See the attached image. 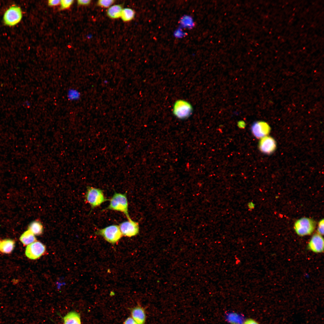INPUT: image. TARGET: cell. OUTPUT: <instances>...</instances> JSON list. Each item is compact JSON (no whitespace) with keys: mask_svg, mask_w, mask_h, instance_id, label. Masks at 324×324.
Wrapping results in <instances>:
<instances>
[{"mask_svg":"<svg viewBox=\"0 0 324 324\" xmlns=\"http://www.w3.org/2000/svg\"><path fill=\"white\" fill-rule=\"evenodd\" d=\"M109 200L110 201L109 205L103 210H110L119 212L123 213L128 220H131L128 213L126 193L122 194L115 192Z\"/></svg>","mask_w":324,"mask_h":324,"instance_id":"6da1fadb","label":"cell"},{"mask_svg":"<svg viewBox=\"0 0 324 324\" xmlns=\"http://www.w3.org/2000/svg\"><path fill=\"white\" fill-rule=\"evenodd\" d=\"M85 198L86 202L90 205L92 210L109 200L105 197L102 190L90 186L87 188Z\"/></svg>","mask_w":324,"mask_h":324,"instance_id":"7a4b0ae2","label":"cell"},{"mask_svg":"<svg viewBox=\"0 0 324 324\" xmlns=\"http://www.w3.org/2000/svg\"><path fill=\"white\" fill-rule=\"evenodd\" d=\"M95 234L102 236L107 242L115 244L120 240L122 235L119 226L112 224L97 230Z\"/></svg>","mask_w":324,"mask_h":324,"instance_id":"3957f363","label":"cell"},{"mask_svg":"<svg viewBox=\"0 0 324 324\" xmlns=\"http://www.w3.org/2000/svg\"><path fill=\"white\" fill-rule=\"evenodd\" d=\"M193 109L191 104L188 101L182 99L176 100L172 108L173 114L180 119L189 118L192 114Z\"/></svg>","mask_w":324,"mask_h":324,"instance_id":"277c9868","label":"cell"},{"mask_svg":"<svg viewBox=\"0 0 324 324\" xmlns=\"http://www.w3.org/2000/svg\"><path fill=\"white\" fill-rule=\"evenodd\" d=\"M316 227V222L313 219L303 218L297 220L294 224V228L297 234L301 236L311 234Z\"/></svg>","mask_w":324,"mask_h":324,"instance_id":"5b68a950","label":"cell"},{"mask_svg":"<svg viewBox=\"0 0 324 324\" xmlns=\"http://www.w3.org/2000/svg\"><path fill=\"white\" fill-rule=\"evenodd\" d=\"M22 16L20 8L17 6H12L5 12L3 16L4 21L6 25L13 26L21 21Z\"/></svg>","mask_w":324,"mask_h":324,"instance_id":"8992f818","label":"cell"},{"mask_svg":"<svg viewBox=\"0 0 324 324\" xmlns=\"http://www.w3.org/2000/svg\"><path fill=\"white\" fill-rule=\"evenodd\" d=\"M45 250V246L41 242L36 241L28 245L25 254L29 259L35 260L43 255Z\"/></svg>","mask_w":324,"mask_h":324,"instance_id":"52a82bcc","label":"cell"},{"mask_svg":"<svg viewBox=\"0 0 324 324\" xmlns=\"http://www.w3.org/2000/svg\"><path fill=\"white\" fill-rule=\"evenodd\" d=\"M119 226L122 235L125 236L133 237L138 234L139 232V224L132 219L121 223Z\"/></svg>","mask_w":324,"mask_h":324,"instance_id":"ba28073f","label":"cell"},{"mask_svg":"<svg viewBox=\"0 0 324 324\" xmlns=\"http://www.w3.org/2000/svg\"><path fill=\"white\" fill-rule=\"evenodd\" d=\"M308 248L316 253L323 252L324 239L321 235L315 233L312 237L308 245Z\"/></svg>","mask_w":324,"mask_h":324,"instance_id":"9c48e42d","label":"cell"},{"mask_svg":"<svg viewBox=\"0 0 324 324\" xmlns=\"http://www.w3.org/2000/svg\"><path fill=\"white\" fill-rule=\"evenodd\" d=\"M131 317L138 324H144L146 320V315L144 309L141 307L137 306L131 310Z\"/></svg>","mask_w":324,"mask_h":324,"instance_id":"30bf717a","label":"cell"},{"mask_svg":"<svg viewBox=\"0 0 324 324\" xmlns=\"http://www.w3.org/2000/svg\"><path fill=\"white\" fill-rule=\"evenodd\" d=\"M266 123L259 121L254 122L252 125L251 130L252 134L256 137L260 138L263 136L268 128Z\"/></svg>","mask_w":324,"mask_h":324,"instance_id":"8fae6325","label":"cell"},{"mask_svg":"<svg viewBox=\"0 0 324 324\" xmlns=\"http://www.w3.org/2000/svg\"><path fill=\"white\" fill-rule=\"evenodd\" d=\"M123 8L122 5L121 4L113 5L107 9L106 14L107 16L111 19H117L120 18Z\"/></svg>","mask_w":324,"mask_h":324,"instance_id":"7c38bea8","label":"cell"},{"mask_svg":"<svg viewBox=\"0 0 324 324\" xmlns=\"http://www.w3.org/2000/svg\"><path fill=\"white\" fill-rule=\"evenodd\" d=\"M64 324H81L80 315L77 312L71 311L63 318Z\"/></svg>","mask_w":324,"mask_h":324,"instance_id":"4fadbf2b","label":"cell"},{"mask_svg":"<svg viewBox=\"0 0 324 324\" xmlns=\"http://www.w3.org/2000/svg\"><path fill=\"white\" fill-rule=\"evenodd\" d=\"M226 319L230 324H243L245 321L242 315L235 312L229 313L226 314Z\"/></svg>","mask_w":324,"mask_h":324,"instance_id":"5bb4252c","label":"cell"},{"mask_svg":"<svg viewBox=\"0 0 324 324\" xmlns=\"http://www.w3.org/2000/svg\"><path fill=\"white\" fill-rule=\"evenodd\" d=\"M15 242L13 240L6 239L1 242L0 251L4 253L9 254L14 249Z\"/></svg>","mask_w":324,"mask_h":324,"instance_id":"9a60e30c","label":"cell"},{"mask_svg":"<svg viewBox=\"0 0 324 324\" xmlns=\"http://www.w3.org/2000/svg\"><path fill=\"white\" fill-rule=\"evenodd\" d=\"M20 240L25 245H28L37 241L34 235L28 230L21 235Z\"/></svg>","mask_w":324,"mask_h":324,"instance_id":"2e32d148","label":"cell"},{"mask_svg":"<svg viewBox=\"0 0 324 324\" xmlns=\"http://www.w3.org/2000/svg\"><path fill=\"white\" fill-rule=\"evenodd\" d=\"M28 230L34 235H40L43 231V227L41 223L37 220L32 222L29 225Z\"/></svg>","mask_w":324,"mask_h":324,"instance_id":"e0dca14e","label":"cell"},{"mask_svg":"<svg viewBox=\"0 0 324 324\" xmlns=\"http://www.w3.org/2000/svg\"><path fill=\"white\" fill-rule=\"evenodd\" d=\"M135 16V12L134 10L130 8H125L122 10L120 18L123 22H128L133 20Z\"/></svg>","mask_w":324,"mask_h":324,"instance_id":"ac0fdd59","label":"cell"},{"mask_svg":"<svg viewBox=\"0 0 324 324\" xmlns=\"http://www.w3.org/2000/svg\"><path fill=\"white\" fill-rule=\"evenodd\" d=\"M81 96L80 92L76 89L73 88H70L67 92V98L70 101H77L80 99Z\"/></svg>","mask_w":324,"mask_h":324,"instance_id":"d6986e66","label":"cell"},{"mask_svg":"<svg viewBox=\"0 0 324 324\" xmlns=\"http://www.w3.org/2000/svg\"><path fill=\"white\" fill-rule=\"evenodd\" d=\"M114 0H99L97 1V5L100 7L108 8L115 3Z\"/></svg>","mask_w":324,"mask_h":324,"instance_id":"ffe728a7","label":"cell"},{"mask_svg":"<svg viewBox=\"0 0 324 324\" xmlns=\"http://www.w3.org/2000/svg\"><path fill=\"white\" fill-rule=\"evenodd\" d=\"M73 0H62L61 1L60 9L64 10L69 8L74 2Z\"/></svg>","mask_w":324,"mask_h":324,"instance_id":"44dd1931","label":"cell"},{"mask_svg":"<svg viewBox=\"0 0 324 324\" xmlns=\"http://www.w3.org/2000/svg\"><path fill=\"white\" fill-rule=\"evenodd\" d=\"M324 224L323 219L319 221L318 224L317 231L318 233L321 235H323L324 234Z\"/></svg>","mask_w":324,"mask_h":324,"instance_id":"7402d4cb","label":"cell"},{"mask_svg":"<svg viewBox=\"0 0 324 324\" xmlns=\"http://www.w3.org/2000/svg\"><path fill=\"white\" fill-rule=\"evenodd\" d=\"M61 1L59 0H50L48 1V5L51 6H57L60 4Z\"/></svg>","mask_w":324,"mask_h":324,"instance_id":"603a6c76","label":"cell"},{"mask_svg":"<svg viewBox=\"0 0 324 324\" xmlns=\"http://www.w3.org/2000/svg\"><path fill=\"white\" fill-rule=\"evenodd\" d=\"M91 2L90 0H79L77 1V3L80 5L86 6L89 5Z\"/></svg>","mask_w":324,"mask_h":324,"instance_id":"cb8c5ba5","label":"cell"},{"mask_svg":"<svg viewBox=\"0 0 324 324\" xmlns=\"http://www.w3.org/2000/svg\"><path fill=\"white\" fill-rule=\"evenodd\" d=\"M124 324H138L131 317H128L124 322Z\"/></svg>","mask_w":324,"mask_h":324,"instance_id":"d4e9b609","label":"cell"},{"mask_svg":"<svg viewBox=\"0 0 324 324\" xmlns=\"http://www.w3.org/2000/svg\"><path fill=\"white\" fill-rule=\"evenodd\" d=\"M243 324H260L256 320L251 318L245 320Z\"/></svg>","mask_w":324,"mask_h":324,"instance_id":"484cf974","label":"cell"},{"mask_svg":"<svg viewBox=\"0 0 324 324\" xmlns=\"http://www.w3.org/2000/svg\"><path fill=\"white\" fill-rule=\"evenodd\" d=\"M248 208L250 209H252L254 207V204L252 202H250L248 204Z\"/></svg>","mask_w":324,"mask_h":324,"instance_id":"4316f807","label":"cell"},{"mask_svg":"<svg viewBox=\"0 0 324 324\" xmlns=\"http://www.w3.org/2000/svg\"><path fill=\"white\" fill-rule=\"evenodd\" d=\"M238 125L240 127H243L244 126L245 124L244 122L243 121H240L238 123Z\"/></svg>","mask_w":324,"mask_h":324,"instance_id":"83f0119b","label":"cell"},{"mask_svg":"<svg viewBox=\"0 0 324 324\" xmlns=\"http://www.w3.org/2000/svg\"><path fill=\"white\" fill-rule=\"evenodd\" d=\"M108 81L107 80H104V83L105 84H107L108 83Z\"/></svg>","mask_w":324,"mask_h":324,"instance_id":"f1b7e54d","label":"cell"},{"mask_svg":"<svg viewBox=\"0 0 324 324\" xmlns=\"http://www.w3.org/2000/svg\"><path fill=\"white\" fill-rule=\"evenodd\" d=\"M0 243H1V241H0Z\"/></svg>","mask_w":324,"mask_h":324,"instance_id":"f546056e","label":"cell"}]
</instances>
